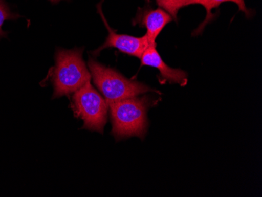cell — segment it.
I'll return each instance as SVG.
<instances>
[{"instance_id": "1", "label": "cell", "mask_w": 262, "mask_h": 197, "mask_svg": "<svg viewBox=\"0 0 262 197\" xmlns=\"http://www.w3.org/2000/svg\"><path fill=\"white\" fill-rule=\"evenodd\" d=\"M112 122V135L116 142L132 137L143 140L148 128L147 113L151 107L157 105V100L148 95L126 98L108 103Z\"/></svg>"}, {"instance_id": "2", "label": "cell", "mask_w": 262, "mask_h": 197, "mask_svg": "<svg viewBox=\"0 0 262 197\" xmlns=\"http://www.w3.org/2000/svg\"><path fill=\"white\" fill-rule=\"evenodd\" d=\"M82 48L57 49L55 66L51 69L54 86L53 99L69 96L91 79V75L82 58Z\"/></svg>"}, {"instance_id": "3", "label": "cell", "mask_w": 262, "mask_h": 197, "mask_svg": "<svg viewBox=\"0 0 262 197\" xmlns=\"http://www.w3.org/2000/svg\"><path fill=\"white\" fill-rule=\"evenodd\" d=\"M88 64L94 85L108 103L140 96L148 92L159 93L145 83L127 79L93 57H90Z\"/></svg>"}, {"instance_id": "4", "label": "cell", "mask_w": 262, "mask_h": 197, "mask_svg": "<svg viewBox=\"0 0 262 197\" xmlns=\"http://www.w3.org/2000/svg\"><path fill=\"white\" fill-rule=\"evenodd\" d=\"M70 107L75 117L83 121L82 129L103 134L108 122V104L91 80L73 94Z\"/></svg>"}, {"instance_id": "5", "label": "cell", "mask_w": 262, "mask_h": 197, "mask_svg": "<svg viewBox=\"0 0 262 197\" xmlns=\"http://www.w3.org/2000/svg\"><path fill=\"white\" fill-rule=\"evenodd\" d=\"M98 11L102 18L106 29H108V35L106 38L105 42L99 48L93 51L94 55L98 56L103 50L113 48H116L123 54L141 58L145 50L150 45H152L150 43L145 35L141 37H135V36H129L126 34L116 33V31L113 30L110 27L108 22L106 20L104 14H103L102 10H101V3L98 5Z\"/></svg>"}, {"instance_id": "6", "label": "cell", "mask_w": 262, "mask_h": 197, "mask_svg": "<svg viewBox=\"0 0 262 197\" xmlns=\"http://www.w3.org/2000/svg\"><path fill=\"white\" fill-rule=\"evenodd\" d=\"M141 65L149 66L158 69L160 83H175L185 86L188 83V74L182 69H173L166 64L157 49V44L150 45L141 57Z\"/></svg>"}, {"instance_id": "7", "label": "cell", "mask_w": 262, "mask_h": 197, "mask_svg": "<svg viewBox=\"0 0 262 197\" xmlns=\"http://www.w3.org/2000/svg\"><path fill=\"white\" fill-rule=\"evenodd\" d=\"M173 17L161 8L155 10H144L139 13L136 18L134 19L133 24L145 27L147 33L145 36L151 44H157L156 39L166 25L173 20Z\"/></svg>"}, {"instance_id": "8", "label": "cell", "mask_w": 262, "mask_h": 197, "mask_svg": "<svg viewBox=\"0 0 262 197\" xmlns=\"http://www.w3.org/2000/svg\"><path fill=\"white\" fill-rule=\"evenodd\" d=\"M226 2L235 3L239 7V10L243 11L247 17H251V11L246 7L244 0H194L193 4H200L206 9L207 16H206L205 20L202 22L200 26L194 31L193 36H197L199 34H201L207 24L214 19V16L212 14V10L213 9L217 8L223 3Z\"/></svg>"}, {"instance_id": "9", "label": "cell", "mask_w": 262, "mask_h": 197, "mask_svg": "<svg viewBox=\"0 0 262 197\" xmlns=\"http://www.w3.org/2000/svg\"><path fill=\"white\" fill-rule=\"evenodd\" d=\"M160 8L168 13L173 20H178V11L187 6L192 5L194 0H156Z\"/></svg>"}, {"instance_id": "10", "label": "cell", "mask_w": 262, "mask_h": 197, "mask_svg": "<svg viewBox=\"0 0 262 197\" xmlns=\"http://www.w3.org/2000/svg\"><path fill=\"white\" fill-rule=\"evenodd\" d=\"M17 14H13L9 10L8 7L6 5L4 0H0V37H6L7 33L3 31L2 26L4 21L7 20H14L18 18Z\"/></svg>"}, {"instance_id": "11", "label": "cell", "mask_w": 262, "mask_h": 197, "mask_svg": "<svg viewBox=\"0 0 262 197\" xmlns=\"http://www.w3.org/2000/svg\"><path fill=\"white\" fill-rule=\"evenodd\" d=\"M51 2H58L60 0H51Z\"/></svg>"}]
</instances>
